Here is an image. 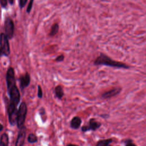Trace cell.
Returning <instances> with one entry per match:
<instances>
[{"label": "cell", "mask_w": 146, "mask_h": 146, "mask_svg": "<svg viewBox=\"0 0 146 146\" xmlns=\"http://www.w3.org/2000/svg\"><path fill=\"white\" fill-rule=\"evenodd\" d=\"M54 93L55 97L59 99H62L64 96V91L63 87L60 85H58L54 88Z\"/></svg>", "instance_id": "obj_12"}, {"label": "cell", "mask_w": 146, "mask_h": 146, "mask_svg": "<svg viewBox=\"0 0 146 146\" xmlns=\"http://www.w3.org/2000/svg\"><path fill=\"white\" fill-rule=\"evenodd\" d=\"M33 2H34V0H30V2L27 6V9H26V12L27 13H30L31 9H32V7H33Z\"/></svg>", "instance_id": "obj_18"}, {"label": "cell", "mask_w": 146, "mask_h": 146, "mask_svg": "<svg viewBox=\"0 0 146 146\" xmlns=\"http://www.w3.org/2000/svg\"><path fill=\"white\" fill-rule=\"evenodd\" d=\"M27 112V105L25 102H22L19 105L18 110V115L17 119V127L20 129L24 125V123L26 120V117Z\"/></svg>", "instance_id": "obj_3"}, {"label": "cell", "mask_w": 146, "mask_h": 146, "mask_svg": "<svg viewBox=\"0 0 146 146\" xmlns=\"http://www.w3.org/2000/svg\"><path fill=\"white\" fill-rule=\"evenodd\" d=\"M0 48L2 52V55L7 56L10 53L9 39L5 33L0 34Z\"/></svg>", "instance_id": "obj_4"}, {"label": "cell", "mask_w": 146, "mask_h": 146, "mask_svg": "<svg viewBox=\"0 0 146 146\" xmlns=\"http://www.w3.org/2000/svg\"><path fill=\"white\" fill-rule=\"evenodd\" d=\"M82 124V119L80 117L76 116L72 117L70 122V127L71 128L77 129L80 128Z\"/></svg>", "instance_id": "obj_11"}, {"label": "cell", "mask_w": 146, "mask_h": 146, "mask_svg": "<svg viewBox=\"0 0 146 146\" xmlns=\"http://www.w3.org/2000/svg\"><path fill=\"white\" fill-rule=\"evenodd\" d=\"M5 34L9 39L13 38L14 32V24L13 20L7 17L5 21Z\"/></svg>", "instance_id": "obj_5"}, {"label": "cell", "mask_w": 146, "mask_h": 146, "mask_svg": "<svg viewBox=\"0 0 146 146\" xmlns=\"http://www.w3.org/2000/svg\"><path fill=\"white\" fill-rule=\"evenodd\" d=\"M38 97L39 98H42L43 96V92H42V89L41 88V87L38 85V94H37Z\"/></svg>", "instance_id": "obj_19"}, {"label": "cell", "mask_w": 146, "mask_h": 146, "mask_svg": "<svg viewBox=\"0 0 146 146\" xmlns=\"http://www.w3.org/2000/svg\"><path fill=\"white\" fill-rule=\"evenodd\" d=\"M6 79L7 91L10 97V103L9 106L17 107L20 101V93L16 86L14 70L13 67H10L7 69Z\"/></svg>", "instance_id": "obj_1"}, {"label": "cell", "mask_w": 146, "mask_h": 146, "mask_svg": "<svg viewBox=\"0 0 146 146\" xmlns=\"http://www.w3.org/2000/svg\"><path fill=\"white\" fill-rule=\"evenodd\" d=\"M64 55H59L56 57V58L55 59V61L56 62H62L63 60H64Z\"/></svg>", "instance_id": "obj_22"}, {"label": "cell", "mask_w": 146, "mask_h": 146, "mask_svg": "<svg viewBox=\"0 0 146 146\" xmlns=\"http://www.w3.org/2000/svg\"><path fill=\"white\" fill-rule=\"evenodd\" d=\"M125 143V146H137L136 144L133 143L132 140L130 139H127L126 140L124 141Z\"/></svg>", "instance_id": "obj_17"}, {"label": "cell", "mask_w": 146, "mask_h": 146, "mask_svg": "<svg viewBox=\"0 0 146 146\" xmlns=\"http://www.w3.org/2000/svg\"><path fill=\"white\" fill-rule=\"evenodd\" d=\"M9 3L10 4V5H13L14 3V0H7Z\"/></svg>", "instance_id": "obj_25"}, {"label": "cell", "mask_w": 146, "mask_h": 146, "mask_svg": "<svg viewBox=\"0 0 146 146\" xmlns=\"http://www.w3.org/2000/svg\"><path fill=\"white\" fill-rule=\"evenodd\" d=\"M2 55V50H1V48H0V57H1Z\"/></svg>", "instance_id": "obj_28"}, {"label": "cell", "mask_w": 146, "mask_h": 146, "mask_svg": "<svg viewBox=\"0 0 146 146\" xmlns=\"http://www.w3.org/2000/svg\"><path fill=\"white\" fill-rule=\"evenodd\" d=\"M27 141L30 143H35L38 141V137L34 133H30L27 136Z\"/></svg>", "instance_id": "obj_16"}, {"label": "cell", "mask_w": 146, "mask_h": 146, "mask_svg": "<svg viewBox=\"0 0 146 146\" xmlns=\"http://www.w3.org/2000/svg\"><path fill=\"white\" fill-rule=\"evenodd\" d=\"M88 127V128L90 131H95L98 129H99L100 126L102 125L101 123L99 121H97L96 119L95 118H91L88 121V124L87 125Z\"/></svg>", "instance_id": "obj_10"}, {"label": "cell", "mask_w": 146, "mask_h": 146, "mask_svg": "<svg viewBox=\"0 0 146 146\" xmlns=\"http://www.w3.org/2000/svg\"><path fill=\"white\" fill-rule=\"evenodd\" d=\"M108 146H111V145H110H110H108Z\"/></svg>", "instance_id": "obj_29"}, {"label": "cell", "mask_w": 146, "mask_h": 146, "mask_svg": "<svg viewBox=\"0 0 146 146\" xmlns=\"http://www.w3.org/2000/svg\"><path fill=\"white\" fill-rule=\"evenodd\" d=\"M3 128V125H2L1 124H0V132L2 131Z\"/></svg>", "instance_id": "obj_27"}, {"label": "cell", "mask_w": 146, "mask_h": 146, "mask_svg": "<svg viewBox=\"0 0 146 146\" xmlns=\"http://www.w3.org/2000/svg\"><path fill=\"white\" fill-rule=\"evenodd\" d=\"M59 31V25L58 23H54L52 25L51 28V30L50 31L49 33V35L51 36H53L54 35H55Z\"/></svg>", "instance_id": "obj_15"}, {"label": "cell", "mask_w": 146, "mask_h": 146, "mask_svg": "<svg viewBox=\"0 0 146 146\" xmlns=\"http://www.w3.org/2000/svg\"><path fill=\"white\" fill-rule=\"evenodd\" d=\"M109 116H110V115L108 114H106H106H102V115H100V117H102V118H103L104 119H108L109 117Z\"/></svg>", "instance_id": "obj_24"}, {"label": "cell", "mask_w": 146, "mask_h": 146, "mask_svg": "<svg viewBox=\"0 0 146 146\" xmlns=\"http://www.w3.org/2000/svg\"><path fill=\"white\" fill-rule=\"evenodd\" d=\"M27 129L25 126H23L19 129V131L18 134L17 139L16 140L15 146H23L25 143Z\"/></svg>", "instance_id": "obj_7"}, {"label": "cell", "mask_w": 146, "mask_h": 146, "mask_svg": "<svg viewBox=\"0 0 146 146\" xmlns=\"http://www.w3.org/2000/svg\"><path fill=\"white\" fill-rule=\"evenodd\" d=\"M7 113L9 116V121L11 125H14L17 124L18 110L17 107L8 106Z\"/></svg>", "instance_id": "obj_6"}, {"label": "cell", "mask_w": 146, "mask_h": 146, "mask_svg": "<svg viewBox=\"0 0 146 146\" xmlns=\"http://www.w3.org/2000/svg\"><path fill=\"white\" fill-rule=\"evenodd\" d=\"M27 0H19V7L21 9L23 8L27 3Z\"/></svg>", "instance_id": "obj_20"}, {"label": "cell", "mask_w": 146, "mask_h": 146, "mask_svg": "<svg viewBox=\"0 0 146 146\" xmlns=\"http://www.w3.org/2000/svg\"><path fill=\"white\" fill-rule=\"evenodd\" d=\"M67 146H78L76 144H68L67 145Z\"/></svg>", "instance_id": "obj_26"}, {"label": "cell", "mask_w": 146, "mask_h": 146, "mask_svg": "<svg viewBox=\"0 0 146 146\" xmlns=\"http://www.w3.org/2000/svg\"><path fill=\"white\" fill-rule=\"evenodd\" d=\"M113 141L112 139L110 138V139H103V140H99L95 146H108L110 145L112 142Z\"/></svg>", "instance_id": "obj_13"}, {"label": "cell", "mask_w": 146, "mask_h": 146, "mask_svg": "<svg viewBox=\"0 0 146 146\" xmlns=\"http://www.w3.org/2000/svg\"><path fill=\"white\" fill-rule=\"evenodd\" d=\"M94 64L96 66L104 65L119 68L127 69L129 68V66L127 64L120 62L114 60L103 53H100L98 58L95 60Z\"/></svg>", "instance_id": "obj_2"}, {"label": "cell", "mask_w": 146, "mask_h": 146, "mask_svg": "<svg viewBox=\"0 0 146 146\" xmlns=\"http://www.w3.org/2000/svg\"><path fill=\"white\" fill-rule=\"evenodd\" d=\"M121 91V88L120 87H116L114 88L113 89H111L108 91H106L104 92L102 95V98L103 99H109L112 97L115 96Z\"/></svg>", "instance_id": "obj_9"}, {"label": "cell", "mask_w": 146, "mask_h": 146, "mask_svg": "<svg viewBox=\"0 0 146 146\" xmlns=\"http://www.w3.org/2000/svg\"><path fill=\"white\" fill-rule=\"evenodd\" d=\"M19 85L21 90H24L28 87L30 83V76L28 72H26L25 75H22L19 78Z\"/></svg>", "instance_id": "obj_8"}, {"label": "cell", "mask_w": 146, "mask_h": 146, "mask_svg": "<svg viewBox=\"0 0 146 146\" xmlns=\"http://www.w3.org/2000/svg\"><path fill=\"white\" fill-rule=\"evenodd\" d=\"M0 146H9V137L6 133H4L1 135Z\"/></svg>", "instance_id": "obj_14"}, {"label": "cell", "mask_w": 146, "mask_h": 146, "mask_svg": "<svg viewBox=\"0 0 146 146\" xmlns=\"http://www.w3.org/2000/svg\"><path fill=\"white\" fill-rule=\"evenodd\" d=\"M0 4L2 7H6L7 5V0H0Z\"/></svg>", "instance_id": "obj_21"}, {"label": "cell", "mask_w": 146, "mask_h": 146, "mask_svg": "<svg viewBox=\"0 0 146 146\" xmlns=\"http://www.w3.org/2000/svg\"><path fill=\"white\" fill-rule=\"evenodd\" d=\"M39 115L42 116L43 115H44L46 114V111H45V109L43 108V107H42L40 108L39 110Z\"/></svg>", "instance_id": "obj_23"}]
</instances>
